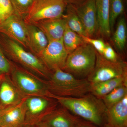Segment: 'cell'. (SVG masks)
<instances>
[{"mask_svg":"<svg viewBox=\"0 0 127 127\" xmlns=\"http://www.w3.org/2000/svg\"><path fill=\"white\" fill-rule=\"evenodd\" d=\"M48 97L55 99L75 116L100 127L106 123L107 108L102 100L89 93L80 97H66L49 92Z\"/></svg>","mask_w":127,"mask_h":127,"instance_id":"cell-1","label":"cell"},{"mask_svg":"<svg viewBox=\"0 0 127 127\" xmlns=\"http://www.w3.org/2000/svg\"><path fill=\"white\" fill-rule=\"evenodd\" d=\"M0 46L11 62L42 79L50 78L52 72L40 58L16 42L0 34Z\"/></svg>","mask_w":127,"mask_h":127,"instance_id":"cell-2","label":"cell"},{"mask_svg":"<svg viewBox=\"0 0 127 127\" xmlns=\"http://www.w3.org/2000/svg\"><path fill=\"white\" fill-rule=\"evenodd\" d=\"M48 92L53 95L66 97H80L90 93L91 83L87 78L78 79L61 69L51 73L46 80Z\"/></svg>","mask_w":127,"mask_h":127,"instance_id":"cell-3","label":"cell"},{"mask_svg":"<svg viewBox=\"0 0 127 127\" xmlns=\"http://www.w3.org/2000/svg\"><path fill=\"white\" fill-rule=\"evenodd\" d=\"M97 53L92 46L85 43L68 54L63 70L78 79L87 78L95 67Z\"/></svg>","mask_w":127,"mask_h":127,"instance_id":"cell-4","label":"cell"},{"mask_svg":"<svg viewBox=\"0 0 127 127\" xmlns=\"http://www.w3.org/2000/svg\"><path fill=\"white\" fill-rule=\"evenodd\" d=\"M11 63L10 76L15 86L24 97H48L49 92L46 85V80L39 77L14 63Z\"/></svg>","mask_w":127,"mask_h":127,"instance_id":"cell-5","label":"cell"},{"mask_svg":"<svg viewBox=\"0 0 127 127\" xmlns=\"http://www.w3.org/2000/svg\"><path fill=\"white\" fill-rule=\"evenodd\" d=\"M67 6L63 0H34L24 20L27 24H34L43 20L59 18Z\"/></svg>","mask_w":127,"mask_h":127,"instance_id":"cell-6","label":"cell"},{"mask_svg":"<svg viewBox=\"0 0 127 127\" xmlns=\"http://www.w3.org/2000/svg\"><path fill=\"white\" fill-rule=\"evenodd\" d=\"M127 76V64L122 60L112 61L97 52L94 69L87 79L91 83Z\"/></svg>","mask_w":127,"mask_h":127,"instance_id":"cell-7","label":"cell"},{"mask_svg":"<svg viewBox=\"0 0 127 127\" xmlns=\"http://www.w3.org/2000/svg\"><path fill=\"white\" fill-rule=\"evenodd\" d=\"M58 103L53 98L45 96L26 98V111L23 127H31L40 122L57 107Z\"/></svg>","mask_w":127,"mask_h":127,"instance_id":"cell-8","label":"cell"},{"mask_svg":"<svg viewBox=\"0 0 127 127\" xmlns=\"http://www.w3.org/2000/svg\"><path fill=\"white\" fill-rule=\"evenodd\" d=\"M68 55L62 38L48 42L46 47L37 57L52 72L57 69L63 70Z\"/></svg>","mask_w":127,"mask_h":127,"instance_id":"cell-9","label":"cell"},{"mask_svg":"<svg viewBox=\"0 0 127 127\" xmlns=\"http://www.w3.org/2000/svg\"><path fill=\"white\" fill-rule=\"evenodd\" d=\"M0 34L16 42L29 51L26 24L23 18L12 14L0 23Z\"/></svg>","mask_w":127,"mask_h":127,"instance_id":"cell-10","label":"cell"},{"mask_svg":"<svg viewBox=\"0 0 127 127\" xmlns=\"http://www.w3.org/2000/svg\"><path fill=\"white\" fill-rule=\"evenodd\" d=\"M75 7L87 37L92 38L98 29L95 0H87L81 4Z\"/></svg>","mask_w":127,"mask_h":127,"instance_id":"cell-11","label":"cell"},{"mask_svg":"<svg viewBox=\"0 0 127 127\" xmlns=\"http://www.w3.org/2000/svg\"><path fill=\"white\" fill-rule=\"evenodd\" d=\"M25 98L12 81L10 75L1 76L0 79V106H13Z\"/></svg>","mask_w":127,"mask_h":127,"instance_id":"cell-12","label":"cell"},{"mask_svg":"<svg viewBox=\"0 0 127 127\" xmlns=\"http://www.w3.org/2000/svg\"><path fill=\"white\" fill-rule=\"evenodd\" d=\"M62 107H57L42 121L50 127H75L82 119Z\"/></svg>","mask_w":127,"mask_h":127,"instance_id":"cell-13","label":"cell"},{"mask_svg":"<svg viewBox=\"0 0 127 127\" xmlns=\"http://www.w3.org/2000/svg\"><path fill=\"white\" fill-rule=\"evenodd\" d=\"M33 25L43 32L49 42L63 38L67 23L62 16L59 18L43 20Z\"/></svg>","mask_w":127,"mask_h":127,"instance_id":"cell-14","label":"cell"},{"mask_svg":"<svg viewBox=\"0 0 127 127\" xmlns=\"http://www.w3.org/2000/svg\"><path fill=\"white\" fill-rule=\"evenodd\" d=\"M12 107L0 117V127H23L25 123L26 107L25 100Z\"/></svg>","mask_w":127,"mask_h":127,"instance_id":"cell-15","label":"cell"},{"mask_svg":"<svg viewBox=\"0 0 127 127\" xmlns=\"http://www.w3.org/2000/svg\"><path fill=\"white\" fill-rule=\"evenodd\" d=\"M106 124L109 127H127V95L107 108Z\"/></svg>","mask_w":127,"mask_h":127,"instance_id":"cell-16","label":"cell"},{"mask_svg":"<svg viewBox=\"0 0 127 127\" xmlns=\"http://www.w3.org/2000/svg\"><path fill=\"white\" fill-rule=\"evenodd\" d=\"M26 24L29 51L38 57L46 47L48 41L43 32L36 25Z\"/></svg>","mask_w":127,"mask_h":127,"instance_id":"cell-17","label":"cell"},{"mask_svg":"<svg viewBox=\"0 0 127 127\" xmlns=\"http://www.w3.org/2000/svg\"><path fill=\"white\" fill-rule=\"evenodd\" d=\"M98 29L101 34L109 37L111 34L109 23L110 0H95Z\"/></svg>","mask_w":127,"mask_h":127,"instance_id":"cell-18","label":"cell"},{"mask_svg":"<svg viewBox=\"0 0 127 127\" xmlns=\"http://www.w3.org/2000/svg\"><path fill=\"white\" fill-rule=\"evenodd\" d=\"M127 84V76L116 78L104 81L91 83L90 93L99 99L108 94L117 87Z\"/></svg>","mask_w":127,"mask_h":127,"instance_id":"cell-19","label":"cell"},{"mask_svg":"<svg viewBox=\"0 0 127 127\" xmlns=\"http://www.w3.org/2000/svg\"><path fill=\"white\" fill-rule=\"evenodd\" d=\"M65 14L63 16L65 18L68 27L81 36L87 37L81 22L76 12L75 6L68 5Z\"/></svg>","mask_w":127,"mask_h":127,"instance_id":"cell-20","label":"cell"},{"mask_svg":"<svg viewBox=\"0 0 127 127\" xmlns=\"http://www.w3.org/2000/svg\"><path fill=\"white\" fill-rule=\"evenodd\" d=\"M62 39L64 45L68 54L86 43L81 36L71 30L67 25Z\"/></svg>","mask_w":127,"mask_h":127,"instance_id":"cell-21","label":"cell"},{"mask_svg":"<svg viewBox=\"0 0 127 127\" xmlns=\"http://www.w3.org/2000/svg\"><path fill=\"white\" fill-rule=\"evenodd\" d=\"M127 37V27L124 17L119 20L113 36V41L118 50L122 51L125 48Z\"/></svg>","mask_w":127,"mask_h":127,"instance_id":"cell-22","label":"cell"},{"mask_svg":"<svg viewBox=\"0 0 127 127\" xmlns=\"http://www.w3.org/2000/svg\"><path fill=\"white\" fill-rule=\"evenodd\" d=\"M127 95V84H123L114 88L102 98L107 108H109L122 100Z\"/></svg>","mask_w":127,"mask_h":127,"instance_id":"cell-23","label":"cell"},{"mask_svg":"<svg viewBox=\"0 0 127 127\" xmlns=\"http://www.w3.org/2000/svg\"><path fill=\"white\" fill-rule=\"evenodd\" d=\"M124 11L123 0H110L109 23L111 32L113 31L117 18Z\"/></svg>","mask_w":127,"mask_h":127,"instance_id":"cell-24","label":"cell"},{"mask_svg":"<svg viewBox=\"0 0 127 127\" xmlns=\"http://www.w3.org/2000/svg\"><path fill=\"white\" fill-rule=\"evenodd\" d=\"M14 14L24 18L30 11L33 3V0H10Z\"/></svg>","mask_w":127,"mask_h":127,"instance_id":"cell-25","label":"cell"},{"mask_svg":"<svg viewBox=\"0 0 127 127\" xmlns=\"http://www.w3.org/2000/svg\"><path fill=\"white\" fill-rule=\"evenodd\" d=\"M11 68V62L7 58L0 46V76L10 75Z\"/></svg>","mask_w":127,"mask_h":127,"instance_id":"cell-26","label":"cell"},{"mask_svg":"<svg viewBox=\"0 0 127 127\" xmlns=\"http://www.w3.org/2000/svg\"><path fill=\"white\" fill-rule=\"evenodd\" d=\"M81 37L85 42L92 46L98 53L102 55L106 45L103 41L100 39H94L88 37Z\"/></svg>","mask_w":127,"mask_h":127,"instance_id":"cell-27","label":"cell"},{"mask_svg":"<svg viewBox=\"0 0 127 127\" xmlns=\"http://www.w3.org/2000/svg\"><path fill=\"white\" fill-rule=\"evenodd\" d=\"M0 11L5 19L14 14L10 0H0Z\"/></svg>","mask_w":127,"mask_h":127,"instance_id":"cell-28","label":"cell"},{"mask_svg":"<svg viewBox=\"0 0 127 127\" xmlns=\"http://www.w3.org/2000/svg\"><path fill=\"white\" fill-rule=\"evenodd\" d=\"M102 56L106 59L112 61H116L119 60L117 53L108 44H106Z\"/></svg>","mask_w":127,"mask_h":127,"instance_id":"cell-29","label":"cell"},{"mask_svg":"<svg viewBox=\"0 0 127 127\" xmlns=\"http://www.w3.org/2000/svg\"><path fill=\"white\" fill-rule=\"evenodd\" d=\"M75 127H100L93 123L84 119L81 120L78 123Z\"/></svg>","mask_w":127,"mask_h":127,"instance_id":"cell-30","label":"cell"},{"mask_svg":"<svg viewBox=\"0 0 127 127\" xmlns=\"http://www.w3.org/2000/svg\"><path fill=\"white\" fill-rule=\"evenodd\" d=\"M87 0H63L67 5H71L74 6H77L81 4Z\"/></svg>","mask_w":127,"mask_h":127,"instance_id":"cell-31","label":"cell"},{"mask_svg":"<svg viewBox=\"0 0 127 127\" xmlns=\"http://www.w3.org/2000/svg\"><path fill=\"white\" fill-rule=\"evenodd\" d=\"M31 127H50L47 125L46 123L41 121L36 124H35Z\"/></svg>","mask_w":127,"mask_h":127,"instance_id":"cell-32","label":"cell"},{"mask_svg":"<svg viewBox=\"0 0 127 127\" xmlns=\"http://www.w3.org/2000/svg\"><path fill=\"white\" fill-rule=\"evenodd\" d=\"M12 106L2 107L0 106V117L10 108Z\"/></svg>","mask_w":127,"mask_h":127,"instance_id":"cell-33","label":"cell"},{"mask_svg":"<svg viewBox=\"0 0 127 127\" xmlns=\"http://www.w3.org/2000/svg\"><path fill=\"white\" fill-rule=\"evenodd\" d=\"M4 17L1 14L0 11V23H1L2 21H4Z\"/></svg>","mask_w":127,"mask_h":127,"instance_id":"cell-34","label":"cell"},{"mask_svg":"<svg viewBox=\"0 0 127 127\" xmlns=\"http://www.w3.org/2000/svg\"><path fill=\"white\" fill-rule=\"evenodd\" d=\"M103 127H108V126H107V125H106V124H105V125H104V126H103Z\"/></svg>","mask_w":127,"mask_h":127,"instance_id":"cell-35","label":"cell"},{"mask_svg":"<svg viewBox=\"0 0 127 127\" xmlns=\"http://www.w3.org/2000/svg\"><path fill=\"white\" fill-rule=\"evenodd\" d=\"M0 77H1V76H0Z\"/></svg>","mask_w":127,"mask_h":127,"instance_id":"cell-36","label":"cell"},{"mask_svg":"<svg viewBox=\"0 0 127 127\" xmlns=\"http://www.w3.org/2000/svg\"><path fill=\"white\" fill-rule=\"evenodd\" d=\"M33 0V1H34V0Z\"/></svg>","mask_w":127,"mask_h":127,"instance_id":"cell-37","label":"cell"}]
</instances>
